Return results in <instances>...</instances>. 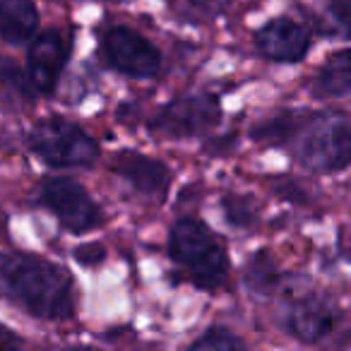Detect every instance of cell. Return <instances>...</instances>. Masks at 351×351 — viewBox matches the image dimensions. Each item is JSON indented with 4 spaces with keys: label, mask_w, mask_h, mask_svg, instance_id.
<instances>
[{
    "label": "cell",
    "mask_w": 351,
    "mask_h": 351,
    "mask_svg": "<svg viewBox=\"0 0 351 351\" xmlns=\"http://www.w3.org/2000/svg\"><path fill=\"white\" fill-rule=\"evenodd\" d=\"M250 137L287 149L308 173L330 176L351 166V116L339 108H284L255 123Z\"/></svg>",
    "instance_id": "cell-1"
},
{
    "label": "cell",
    "mask_w": 351,
    "mask_h": 351,
    "mask_svg": "<svg viewBox=\"0 0 351 351\" xmlns=\"http://www.w3.org/2000/svg\"><path fill=\"white\" fill-rule=\"evenodd\" d=\"M0 301L44 322H65L75 315V279L63 265L27 253H0Z\"/></svg>",
    "instance_id": "cell-2"
},
{
    "label": "cell",
    "mask_w": 351,
    "mask_h": 351,
    "mask_svg": "<svg viewBox=\"0 0 351 351\" xmlns=\"http://www.w3.org/2000/svg\"><path fill=\"white\" fill-rule=\"evenodd\" d=\"M169 258L193 287L217 291L229 279L231 260L224 243L205 221L181 217L169 231Z\"/></svg>",
    "instance_id": "cell-3"
},
{
    "label": "cell",
    "mask_w": 351,
    "mask_h": 351,
    "mask_svg": "<svg viewBox=\"0 0 351 351\" xmlns=\"http://www.w3.org/2000/svg\"><path fill=\"white\" fill-rule=\"evenodd\" d=\"M27 147L53 169H87L101 154L99 142L82 125L60 116L34 123L27 132Z\"/></svg>",
    "instance_id": "cell-4"
},
{
    "label": "cell",
    "mask_w": 351,
    "mask_h": 351,
    "mask_svg": "<svg viewBox=\"0 0 351 351\" xmlns=\"http://www.w3.org/2000/svg\"><path fill=\"white\" fill-rule=\"evenodd\" d=\"M39 205L70 234H89L106 221V215L87 188L68 176H46L39 183Z\"/></svg>",
    "instance_id": "cell-5"
},
{
    "label": "cell",
    "mask_w": 351,
    "mask_h": 351,
    "mask_svg": "<svg viewBox=\"0 0 351 351\" xmlns=\"http://www.w3.org/2000/svg\"><path fill=\"white\" fill-rule=\"evenodd\" d=\"M221 121V99L210 92L181 94L149 121V130L169 140H191L215 130Z\"/></svg>",
    "instance_id": "cell-6"
},
{
    "label": "cell",
    "mask_w": 351,
    "mask_h": 351,
    "mask_svg": "<svg viewBox=\"0 0 351 351\" xmlns=\"http://www.w3.org/2000/svg\"><path fill=\"white\" fill-rule=\"evenodd\" d=\"M99 49L108 68L130 80H152L161 70L159 49L132 27H108L101 34Z\"/></svg>",
    "instance_id": "cell-7"
},
{
    "label": "cell",
    "mask_w": 351,
    "mask_h": 351,
    "mask_svg": "<svg viewBox=\"0 0 351 351\" xmlns=\"http://www.w3.org/2000/svg\"><path fill=\"white\" fill-rule=\"evenodd\" d=\"M282 327L301 344H325L344 327V313L325 293H303L287 306Z\"/></svg>",
    "instance_id": "cell-8"
},
{
    "label": "cell",
    "mask_w": 351,
    "mask_h": 351,
    "mask_svg": "<svg viewBox=\"0 0 351 351\" xmlns=\"http://www.w3.org/2000/svg\"><path fill=\"white\" fill-rule=\"evenodd\" d=\"M70 58V41L60 29L36 32L29 39L27 49V80L34 94L51 97L58 89L60 77L65 73V65Z\"/></svg>",
    "instance_id": "cell-9"
},
{
    "label": "cell",
    "mask_w": 351,
    "mask_h": 351,
    "mask_svg": "<svg viewBox=\"0 0 351 351\" xmlns=\"http://www.w3.org/2000/svg\"><path fill=\"white\" fill-rule=\"evenodd\" d=\"M255 51L260 58L279 65L301 63L313 46V34L306 25H301L293 17H272L267 20L253 36Z\"/></svg>",
    "instance_id": "cell-10"
},
{
    "label": "cell",
    "mask_w": 351,
    "mask_h": 351,
    "mask_svg": "<svg viewBox=\"0 0 351 351\" xmlns=\"http://www.w3.org/2000/svg\"><path fill=\"white\" fill-rule=\"evenodd\" d=\"M111 169L132 191L147 197H156V200H164L173 183V173L164 161L135 149L116 152Z\"/></svg>",
    "instance_id": "cell-11"
},
{
    "label": "cell",
    "mask_w": 351,
    "mask_h": 351,
    "mask_svg": "<svg viewBox=\"0 0 351 351\" xmlns=\"http://www.w3.org/2000/svg\"><path fill=\"white\" fill-rule=\"evenodd\" d=\"M39 22L34 0H0V41L12 46L29 44L39 32Z\"/></svg>",
    "instance_id": "cell-12"
},
{
    "label": "cell",
    "mask_w": 351,
    "mask_h": 351,
    "mask_svg": "<svg viewBox=\"0 0 351 351\" xmlns=\"http://www.w3.org/2000/svg\"><path fill=\"white\" fill-rule=\"evenodd\" d=\"M313 94L320 99H339L351 94V46L330 53L313 77Z\"/></svg>",
    "instance_id": "cell-13"
},
{
    "label": "cell",
    "mask_w": 351,
    "mask_h": 351,
    "mask_svg": "<svg viewBox=\"0 0 351 351\" xmlns=\"http://www.w3.org/2000/svg\"><path fill=\"white\" fill-rule=\"evenodd\" d=\"M284 282V274L279 269V265L274 263V258L267 250H255L248 258L243 267V284L253 293L260 296H272Z\"/></svg>",
    "instance_id": "cell-14"
},
{
    "label": "cell",
    "mask_w": 351,
    "mask_h": 351,
    "mask_svg": "<svg viewBox=\"0 0 351 351\" xmlns=\"http://www.w3.org/2000/svg\"><path fill=\"white\" fill-rule=\"evenodd\" d=\"M221 215L234 229H253L258 224V210H255L253 200L248 195H236V193H226L221 197Z\"/></svg>",
    "instance_id": "cell-15"
},
{
    "label": "cell",
    "mask_w": 351,
    "mask_h": 351,
    "mask_svg": "<svg viewBox=\"0 0 351 351\" xmlns=\"http://www.w3.org/2000/svg\"><path fill=\"white\" fill-rule=\"evenodd\" d=\"M191 349L195 351H226V349H245V341L236 332L224 325H212L202 332L197 339L191 341Z\"/></svg>",
    "instance_id": "cell-16"
},
{
    "label": "cell",
    "mask_w": 351,
    "mask_h": 351,
    "mask_svg": "<svg viewBox=\"0 0 351 351\" xmlns=\"http://www.w3.org/2000/svg\"><path fill=\"white\" fill-rule=\"evenodd\" d=\"M327 12L344 34L351 36V0H327Z\"/></svg>",
    "instance_id": "cell-17"
},
{
    "label": "cell",
    "mask_w": 351,
    "mask_h": 351,
    "mask_svg": "<svg viewBox=\"0 0 351 351\" xmlns=\"http://www.w3.org/2000/svg\"><path fill=\"white\" fill-rule=\"evenodd\" d=\"M75 260L80 265H87V267H94V265L104 263L106 260V248L101 243H84L75 248Z\"/></svg>",
    "instance_id": "cell-18"
},
{
    "label": "cell",
    "mask_w": 351,
    "mask_h": 351,
    "mask_svg": "<svg viewBox=\"0 0 351 351\" xmlns=\"http://www.w3.org/2000/svg\"><path fill=\"white\" fill-rule=\"evenodd\" d=\"M277 188H279V193H282L284 200L298 202V205H303V202H308V200H306L308 193L303 191V188L298 186V183H293V181H279V183H277Z\"/></svg>",
    "instance_id": "cell-19"
},
{
    "label": "cell",
    "mask_w": 351,
    "mask_h": 351,
    "mask_svg": "<svg viewBox=\"0 0 351 351\" xmlns=\"http://www.w3.org/2000/svg\"><path fill=\"white\" fill-rule=\"evenodd\" d=\"M15 346H22V339L12 330L0 325V349H15Z\"/></svg>",
    "instance_id": "cell-20"
},
{
    "label": "cell",
    "mask_w": 351,
    "mask_h": 351,
    "mask_svg": "<svg viewBox=\"0 0 351 351\" xmlns=\"http://www.w3.org/2000/svg\"><path fill=\"white\" fill-rule=\"evenodd\" d=\"M188 3H193L195 8H217L224 0H188Z\"/></svg>",
    "instance_id": "cell-21"
},
{
    "label": "cell",
    "mask_w": 351,
    "mask_h": 351,
    "mask_svg": "<svg viewBox=\"0 0 351 351\" xmlns=\"http://www.w3.org/2000/svg\"><path fill=\"white\" fill-rule=\"evenodd\" d=\"M0 229H3V221H0Z\"/></svg>",
    "instance_id": "cell-22"
}]
</instances>
